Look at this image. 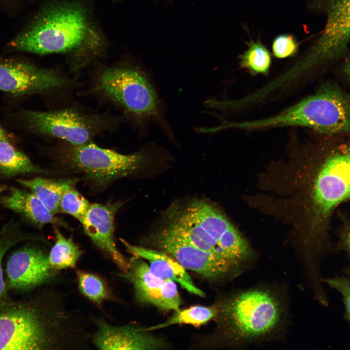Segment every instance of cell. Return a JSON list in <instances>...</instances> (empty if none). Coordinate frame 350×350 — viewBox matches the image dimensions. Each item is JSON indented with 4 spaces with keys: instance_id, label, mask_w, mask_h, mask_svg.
Wrapping results in <instances>:
<instances>
[{
    "instance_id": "f1b7e54d",
    "label": "cell",
    "mask_w": 350,
    "mask_h": 350,
    "mask_svg": "<svg viewBox=\"0 0 350 350\" xmlns=\"http://www.w3.org/2000/svg\"><path fill=\"white\" fill-rule=\"evenodd\" d=\"M11 136V134L5 130L0 123V140L4 139H12Z\"/></svg>"
},
{
    "instance_id": "7a4b0ae2",
    "label": "cell",
    "mask_w": 350,
    "mask_h": 350,
    "mask_svg": "<svg viewBox=\"0 0 350 350\" xmlns=\"http://www.w3.org/2000/svg\"><path fill=\"white\" fill-rule=\"evenodd\" d=\"M305 178L304 226L298 256L304 264L315 266L332 247L335 211L350 201V142L321 147L307 163Z\"/></svg>"
},
{
    "instance_id": "7402d4cb",
    "label": "cell",
    "mask_w": 350,
    "mask_h": 350,
    "mask_svg": "<svg viewBox=\"0 0 350 350\" xmlns=\"http://www.w3.org/2000/svg\"><path fill=\"white\" fill-rule=\"evenodd\" d=\"M218 313L217 305L213 306H194L175 311L174 315L163 323L145 328L150 331L160 329L177 324H187L200 326L216 317Z\"/></svg>"
},
{
    "instance_id": "4316f807",
    "label": "cell",
    "mask_w": 350,
    "mask_h": 350,
    "mask_svg": "<svg viewBox=\"0 0 350 350\" xmlns=\"http://www.w3.org/2000/svg\"><path fill=\"white\" fill-rule=\"evenodd\" d=\"M340 223L335 230L336 246L346 253L350 261V216L340 212Z\"/></svg>"
},
{
    "instance_id": "484cf974",
    "label": "cell",
    "mask_w": 350,
    "mask_h": 350,
    "mask_svg": "<svg viewBox=\"0 0 350 350\" xmlns=\"http://www.w3.org/2000/svg\"><path fill=\"white\" fill-rule=\"evenodd\" d=\"M298 42L290 34H281L273 40L272 49L274 56L277 58H285L295 55L298 51Z\"/></svg>"
},
{
    "instance_id": "7c38bea8",
    "label": "cell",
    "mask_w": 350,
    "mask_h": 350,
    "mask_svg": "<svg viewBox=\"0 0 350 350\" xmlns=\"http://www.w3.org/2000/svg\"><path fill=\"white\" fill-rule=\"evenodd\" d=\"M55 271L43 250L35 245H25L14 251L7 261L6 285L15 292H28L49 282Z\"/></svg>"
},
{
    "instance_id": "4fadbf2b",
    "label": "cell",
    "mask_w": 350,
    "mask_h": 350,
    "mask_svg": "<svg viewBox=\"0 0 350 350\" xmlns=\"http://www.w3.org/2000/svg\"><path fill=\"white\" fill-rule=\"evenodd\" d=\"M133 284L137 299L162 309L177 311L181 299L174 281L154 275L149 265L139 258H133L122 275Z\"/></svg>"
},
{
    "instance_id": "603a6c76",
    "label": "cell",
    "mask_w": 350,
    "mask_h": 350,
    "mask_svg": "<svg viewBox=\"0 0 350 350\" xmlns=\"http://www.w3.org/2000/svg\"><path fill=\"white\" fill-rule=\"evenodd\" d=\"M247 50L239 56L240 65L252 74H267L271 64V55L260 39L245 42Z\"/></svg>"
},
{
    "instance_id": "f546056e",
    "label": "cell",
    "mask_w": 350,
    "mask_h": 350,
    "mask_svg": "<svg viewBox=\"0 0 350 350\" xmlns=\"http://www.w3.org/2000/svg\"><path fill=\"white\" fill-rule=\"evenodd\" d=\"M343 72L346 77L350 80V56L344 65Z\"/></svg>"
},
{
    "instance_id": "30bf717a",
    "label": "cell",
    "mask_w": 350,
    "mask_h": 350,
    "mask_svg": "<svg viewBox=\"0 0 350 350\" xmlns=\"http://www.w3.org/2000/svg\"><path fill=\"white\" fill-rule=\"evenodd\" d=\"M69 83L57 69L0 56V91L12 98L50 93L62 89Z\"/></svg>"
},
{
    "instance_id": "52a82bcc",
    "label": "cell",
    "mask_w": 350,
    "mask_h": 350,
    "mask_svg": "<svg viewBox=\"0 0 350 350\" xmlns=\"http://www.w3.org/2000/svg\"><path fill=\"white\" fill-rule=\"evenodd\" d=\"M17 114L31 133L74 145L91 141L113 128L117 121L105 113H88L75 107L46 111L22 109Z\"/></svg>"
},
{
    "instance_id": "3957f363",
    "label": "cell",
    "mask_w": 350,
    "mask_h": 350,
    "mask_svg": "<svg viewBox=\"0 0 350 350\" xmlns=\"http://www.w3.org/2000/svg\"><path fill=\"white\" fill-rule=\"evenodd\" d=\"M289 301L287 288L280 284H258L231 293L217 305L223 342L241 349L283 339Z\"/></svg>"
},
{
    "instance_id": "d6a6232c",
    "label": "cell",
    "mask_w": 350,
    "mask_h": 350,
    "mask_svg": "<svg viewBox=\"0 0 350 350\" xmlns=\"http://www.w3.org/2000/svg\"><path fill=\"white\" fill-rule=\"evenodd\" d=\"M166 0V1H170V0Z\"/></svg>"
},
{
    "instance_id": "ba28073f",
    "label": "cell",
    "mask_w": 350,
    "mask_h": 350,
    "mask_svg": "<svg viewBox=\"0 0 350 350\" xmlns=\"http://www.w3.org/2000/svg\"><path fill=\"white\" fill-rule=\"evenodd\" d=\"M64 142L57 150L58 158L98 187L134 172L143 160L140 152L122 154L91 141L78 145Z\"/></svg>"
},
{
    "instance_id": "6da1fadb",
    "label": "cell",
    "mask_w": 350,
    "mask_h": 350,
    "mask_svg": "<svg viewBox=\"0 0 350 350\" xmlns=\"http://www.w3.org/2000/svg\"><path fill=\"white\" fill-rule=\"evenodd\" d=\"M13 51L62 54L78 72L106 55L109 42L95 12L94 0H48L8 44Z\"/></svg>"
},
{
    "instance_id": "4dcf8cb0",
    "label": "cell",
    "mask_w": 350,
    "mask_h": 350,
    "mask_svg": "<svg viewBox=\"0 0 350 350\" xmlns=\"http://www.w3.org/2000/svg\"><path fill=\"white\" fill-rule=\"evenodd\" d=\"M7 188V186L5 184L0 185V193L5 191Z\"/></svg>"
},
{
    "instance_id": "d4e9b609",
    "label": "cell",
    "mask_w": 350,
    "mask_h": 350,
    "mask_svg": "<svg viewBox=\"0 0 350 350\" xmlns=\"http://www.w3.org/2000/svg\"><path fill=\"white\" fill-rule=\"evenodd\" d=\"M91 205L81 193L74 189V185L64 191L61 197L60 210L80 220Z\"/></svg>"
},
{
    "instance_id": "5b68a950",
    "label": "cell",
    "mask_w": 350,
    "mask_h": 350,
    "mask_svg": "<svg viewBox=\"0 0 350 350\" xmlns=\"http://www.w3.org/2000/svg\"><path fill=\"white\" fill-rule=\"evenodd\" d=\"M92 90L139 122L160 119L155 88L146 73L136 64L123 62L104 68Z\"/></svg>"
},
{
    "instance_id": "44dd1931",
    "label": "cell",
    "mask_w": 350,
    "mask_h": 350,
    "mask_svg": "<svg viewBox=\"0 0 350 350\" xmlns=\"http://www.w3.org/2000/svg\"><path fill=\"white\" fill-rule=\"evenodd\" d=\"M40 238L24 232L19 223L14 220L4 224L0 230V304L9 300L5 281L3 279L2 262L6 252L17 244L25 240Z\"/></svg>"
},
{
    "instance_id": "cb8c5ba5",
    "label": "cell",
    "mask_w": 350,
    "mask_h": 350,
    "mask_svg": "<svg viewBox=\"0 0 350 350\" xmlns=\"http://www.w3.org/2000/svg\"><path fill=\"white\" fill-rule=\"evenodd\" d=\"M77 274L79 289L88 299L100 304L112 298L107 285L99 276L82 271Z\"/></svg>"
},
{
    "instance_id": "5bb4252c",
    "label": "cell",
    "mask_w": 350,
    "mask_h": 350,
    "mask_svg": "<svg viewBox=\"0 0 350 350\" xmlns=\"http://www.w3.org/2000/svg\"><path fill=\"white\" fill-rule=\"evenodd\" d=\"M121 205L120 202L91 204L80 222L94 244L125 273L129 262L119 251L114 239L115 215Z\"/></svg>"
},
{
    "instance_id": "2e32d148",
    "label": "cell",
    "mask_w": 350,
    "mask_h": 350,
    "mask_svg": "<svg viewBox=\"0 0 350 350\" xmlns=\"http://www.w3.org/2000/svg\"><path fill=\"white\" fill-rule=\"evenodd\" d=\"M120 241L128 253L148 261L149 269L154 275L179 283L192 294L205 297L204 292L194 285L184 267L175 259L164 252L132 245L122 239Z\"/></svg>"
},
{
    "instance_id": "d6986e66",
    "label": "cell",
    "mask_w": 350,
    "mask_h": 350,
    "mask_svg": "<svg viewBox=\"0 0 350 350\" xmlns=\"http://www.w3.org/2000/svg\"><path fill=\"white\" fill-rule=\"evenodd\" d=\"M12 139L0 140V175L12 177L25 174H48L49 172L35 165L27 156L12 144Z\"/></svg>"
},
{
    "instance_id": "83f0119b",
    "label": "cell",
    "mask_w": 350,
    "mask_h": 350,
    "mask_svg": "<svg viewBox=\"0 0 350 350\" xmlns=\"http://www.w3.org/2000/svg\"><path fill=\"white\" fill-rule=\"evenodd\" d=\"M331 288L341 295L345 308V318L350 322V280L345 277H334L323 280Z\"/></svg>"
},
{
    "instance_id": "9c48e42d",
    "label": "cell",
    "mask_w": 350,
    "mask_h": 350,
    "mask_svg": "<svg viewBox=\"0 0 350 350\" xmlns=\"http://www.w3.org/2000/svg\"><path fill=\"white\" fill-rule=\"evenodd\" d=\"M314 4L326 13L327 22L307 54L290 69L296 78L323 62L342 56L350 39V0H316Z\"/></svg>"
},
{
    "instance_id": "277c9868",
    "label": "cell",
    "mask_w": 350,
    "mask_h": 350,
    "mask_svg": "<svg viewBox=\"0 0 350 350\" xmlns=\"http://www.w3.org/2000/svg\"><path fill=\"white\" fill-rule=\"evenodd\" d=\"M60 315L35 300L0 304V350H45L58 346Z\"/></svg>"
},
{
    "instance_id": "e0dca14e",
    "label": "cell",
    "mask_w": 350,
    "mask_h": 350,
    "mask_svg": "<svg viewBox=\"0 0 350 350\" xmlns=\"http://www.w3.org/2000/svg\"><path fill=\"white\" fill-rule=\"evenodd\" d=\"M0 204L38 228L47 224L64 225L33 193L25 190L10 187L9 193L0 197Z\"/></svg>"
},
{
    "instance_id": "8992f818",
    "label": "cell",
    "mask_w": 350,
    "mask_h": 350,
    "mask_svg": "<svg viewBox=\"0 0 350 350\" xmlns=\"http://www.w3.org/2000/svg\"><path fill=\"white\" fill-rule=\"evenodd\" d=\"M267 127L299 126L324 134L350 131V95L334 86L323 87L280 113L267 118Z\"/></svg>"
},
{
    "instance_id": "ffe728a7",
    "label": "cell",
    "mask_w": 350,
    "mask_h": 350,
    "mask_svg": "<svg viewBox=\"0 0 350 350\" xmlns=\"http://www.w3.org/2000/svg\"><path fill=\"white\" fill-rule=\"evenodd\" d=\"M54 232L55 242L48 254L50 265L56 271L74 267L82 250L71 237L66 238L56 227Z\"/></svg>"
},
{
    "instance_id": "1f68e13d",
    "label": "cell",
    "mask_w": 350,
    "mask_h": 350,
    "mask_svg": "<svg viewBox=\"0 0 350 350\" xmlns=\"http://www.w3.org/2000/svg\"><path fill=\"white\" fill-rule=\"evenodd\" d=\"M113 0V2H116V1H117L118 0Z\"/></svg>"
},
{
    "instance_id": "ac0fdd59",
    "label": "cell",
    "mask_w": 350,
    "mask_h": 350,
    "mask_svg": "<svg viewBox=\"0 0 350 350\" xmlns=\"http://www.w3.org/2000/svg\"><path fill=\"white\" fill-rule=\"evenodd\" d=\"M16 181L27 188L53 214L60 210V201L65 190L74 185L71 180H54L43 177L31 179L18 178Z\"/></svg>"
},
{
    "instance_id": "8fae6325",
    "label": "cell",
    "mask_w": 350,
    "mask_h": 350,
    "mask_svg": "<svg viewBox=\"0 0 350 350\" xmlns=\"http://www.w3.org/2000/svg\"><path fill=\"white\" fill-rule=\"evenodd\" d=\"M157 246L185 269L213 281L233 280L245 273L232 262L192 245L165 228L155 237Z\"/></svg>"
},
{
    "instance_id": "9a60e30c",
    "label": "cell",
    "mask_w": 350,
    "mask_h": 350,
    "mask_svg": "<svg viewBox=\"0 0 350 350\" xmlns=\"http://www.w3.org/2000/svg\"><path fill=\"white\" fill-rule=\"evenodd\" d=\"M93 335L95 346L100 350H159L166 344L150 333L145 328L133 326H115L103 319L96 322Z\"/></svg>"
}]
</instances>
